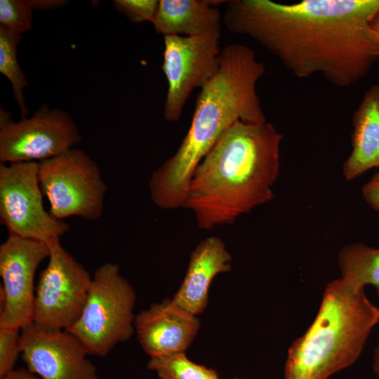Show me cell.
Masks as SVG:
<instances>
[{
    "mask_svg": "<svg viewBox=\"0 0 379 379\" xmlns=\"http://www.w3.org/2000/svg\"><path fill=\"white\" fill-rule=\"evenodd\" d=\"M373 369L375 375L379 377V343L375 349Z\"/></svg>",
    "mask_w": 379,
    "mask_h": 379,
    "instance_id": "484cf974",
    "label": "cell"
},
{
    "mask_svg": "<svg viewBox=\"0 0 379 379\" xmlns=\"http://www.w3.org/2000/svg\"><path fill=\"white\" fill-rule=\"evenodd\" d=\"M115 8L135 23L152 22L155 15L158 0H115Z\"/></svg>",
    "mask_w": 379,
    "mask_h": 379,
    "instance_id": "7402d4cb",
    "label": "cell"
},
{
    "mask_svg": "<svg viewBox=\"0 0 379 379\" xmlns=\"http://www.w3.org/2000/svg\"><path fill=\"white\" fill-rule=\"evenodd\" d=\"M220 379V378H219ZM234 379H239V378H234Z\"/></svg>",
    "mask_w": 379,
    "mask_h": 379,
    "instance_id": "83f0119b",
    "label": "cell"
},
{
    "mask_svg": "<svg viewBox=\"0 0 379 379\" xmlns=\"http://www.w3.org/2000/svg\"><path fill=\"white\" fill-rule=\"evenodd\" d=\"M20 353V330L0 328V378L14 369Z\"/></svg>",
    "mask_w": 379,
    "mask_h": 379,
    "instance_id": "44dd1931",
    "label": "cell"
},
{
    "mask_svg": "<svg viewBox=\"0 0 379 379\" xmlns=\"http://www.w3.org/2000/svg\"><path fill=\"white\" fill-rule=\"evenodd\" d=\"M379 322L364 288L340 278L326 287L317 315L288 352L285 379H328L352 364Z\"/></svg>",
    "mask_w": 379,
    "mask_h": 379,
    "instance_id": "277c9868",
    "label": "cell"
},
{
    "mask_svg": "<svg viewBox=\"0 0 379 379\" xmlns=\"http://www.w3.org/2000/svg\"><path fill=\"white\" fill-rule=\"evenodd\" d=\"M48 244V263L39 277L32 322L46 330H67L81 314L92 277L60 239Z\"/></svg>",
    "mask_w": 379,
    "mask_h": 379,
    "instance_id": "ba28073f",
    "label": "cell"
},
{
    "mask_svg": "<svg viewBox=\"0 0 379 379\" xmlns=\"http://www.w3.org/2000/svg\"><path fill=\"white\" fill-rule=\"evenodd\" d=\"M352 151L343 165L347 180L379 167V85L364 93L352 116Z\"/></svg>",
    "mask_w": 379,
    "mask_h": 379,
    "instance_id": "9a60e30c",
    "label": "cell"
},
{
    "mask_svg": "<svg viewBox=\"0 0 379 379\" xmlns=\"http://www.w3.org/2000/svg\"><path fill=\"white\" fill-rule=\"evenodd\" d=\"M147 368L159 379H219L218 372L190 360L185 352L151 357Z\"/></svg>",
    "mask_w": 379,
    "mask_h": 379,
    "instance_id": "d6986e66",
    "label": "cell"
},
{
    "mask_svg": "<svg viewBox=\"0 0 379 379\" xmlns=\"http://www.w3.org/2000/svg\"><path fill=\"white\" fill-rule=\"evenodd\" d=\"M23 361L41 379H99L84 344L67 330H46L33 322L20 330Z\"/></svg>",
    "mask_w": 379,
    "mask_h": 379,
    "instance_id": "7c38bea8",
    "label": "cell"
},
{
    "mask_svg": "<svg viewBox=\"0 0 379 379\" xmlns=\"http://www.w3.org/2000/svg\"><path fill=\"white\" fill-rule=\"evenodd\" d=\"M371 27L379 39V11L371 22Z\"/></svg>",
    "mask_w": 379,
    "mask_h": 379,
    "instance_id": "4316f807",
    "label": "cell"
},
{
    "mask_svg": "<svg viewBox=\"0 0 379 379\" xmlns=\"http://www.w3.org/2000/svg\"><path fill=\"white\" fill-rule=\"evenodd\" d=\"M282 138L267 121H238L225 132L198 164L188 186L185 207L200 229L232 223L273 198Z\"/></svg>",
    "mask_w": 379,
    "mask_h": 379,
    "instance_id": "3957f363",
    "label": "cell"
},
{
    "mask_svg": "<svg viewBox=\"0 0 379 379\" xmlns=\"http://www.w3.org/2000/svg\"><path fill=\"white\" fill-rule=\"evenodd\" d=\"M39 178L55 218L93 220L102 215L107 187L99 166L84 151L72 148L39 161Z\"/></svg>",
    "mask_w": 379,
    "mask_h": 379,
    "instance_id": "8992f818",
    "label": "cell"
},
{
    "mask_svg": "<svg viewBox=\"0 0 379 379\" xmlns=\"http://www.w3.org/2000/svg\"><path fill=\"white\" fill-rule=\"evenodd\" d=\"M39 171V161L0 165V219L9 234L48 244L70 227L44 208Z\"/></svg>",
    "mask_w": 379,
    "mask_h": 379,
    "instance_id": "52a82bcc",
    "label": "cell"
},
{
    "mask_svg": "<svg viewBox=\"0 0 379 379\" xmlns=\"http://www.w3.org/2000/svg\"><path fill=\"white\" fill-rule=\"evenodd\" d=\"M378 11L379 0H230L222 20L296 77L320 74L344 88L364 79L379 59V39L371 27Z\"/></svg>",
    "mask_w": 379,
    "mask_h": 379,
    "instance_id": "6da1fadb",
    "label": "cell"
},
{
    "mask_svg": "<svg viewBox=\"0 0 379 379\" xmlns=\"http://www.w3.org/2000/svg\"><path fill=\"white\" fill-rule=\"evenodd\" d=\"M0 379H39V378L29 369L20 368L13 369Z\"/></svg>",
    "mask_w": 379,
    "mask_h": 379,
    "instance_id": "d4e9b609",
    "label": "cell"
},
{
    "mask_svg": "<svg viewBox=\"0 0 379 379\" xmlns=\"http://www.w3.org/2000/svg\"><path fill=\"white\" fill-rule=\"evenodd\" d=\"M135 293L117 264L105 262L94 272L88 298L77 321L69 329L88 354L105 357L135 331Z\"/></svg>",
    "mask_w": 379,
    "mask_h": 379,
    "instance_id": "5b68a950",
    "label": "cell"
},
{
    "mask_svg": "<svg viewBox=\"0 0 379 379\" xmlns=\"http://www.w3.org/2000/svg\"><path fill=\"white\" fill-rule=\"evenodd\" d=\"M138 341L149 357L185 352L200 328L198 318L172 300L153 303L135 317Z\"/></svg>",
    "mask_w": 379,
    "mask_h": 379,
    "instance_id": "4fadbf2b",
    "label": "cell"
},
{
    "mask_svg": "<svg viewBox=\"0 0 379 379\" xmlns=\"http://www.w3.org/2000/svg\"><path fill=\"white\" fill-rule=\"evenodd\" d=\"M21 38L22 35L14 34L0 26V72L11 82L21 118H25L28 108L23 91L27 86V81L17 58L18 46Z\"/></svg>",
    "mask_w": 379,
    "mask_h": 379,
    "instance_id": "ac0fdd59",
    "label": "cell"
},
{
    "mask_svg": "<svg viewBox=\"0 0 379 379\" xmlns=\"http://www.w3.org/2000/svg\"><path fill=\"white\" fill-rule=\"evenodd\" d=\"M226 1L159 0L152 22L165 36H196L220 32L221 13L217 6Z\"/></svg>",
    "mask_w": 379,
    "mask_h": 379,
    "instance_id": "2e32d148",
    "label": "cell"
},
{
    "mask_svg": "<svg viewBox=\"0 0 379 379\" xmlns=\"http://www.w3.org/2000/svg\"><path fill=\"white\" fill-rule=\"evenodd\" d=\"M231 261L232 255L221 239L213 236L202 240L190 255L185 276L173 302L195 316L203 312L213 279L218 274L229 272Z\"/></svg>",
    "mask_w": 379,
    "mask_h": 379,
    "instance_id": "5bb4252c",
    "label": "cell"
},
{
    "mask_svg": "<svg viewBox=\"0 0 379 379\" xmlns=\"http://www.w3.org/2000/svg\"><path fill=\"white\" fill-rule=\"evenodd\" d=\"M220 32L196 36H164L161 69L168 88L164 119L179 121L192 91L206 86L218 72L220 63Z\"/></svg>",
    "mask_w": 379,
    "mask_h": 379,
    "instance_id": "9c48e42d",
    "label": "cell"
},
{
    "mask_svg": "<svg viewBox=\"0 0 379 379\" xmlns=\"http://www.w3.org/2000/svg\"><path fill=\"white\" fill-rule=\"evenodd\" d=\"M1 112V163L40 161L60 155L81 142L79 131L65 111L44 105L30 118L11 120Z\"/></svg>",
    "mask_w": 379,
    "mask_h": 379,
    "instance_id": "30bf717a",
    "label": "cell"
},
{
    "mask_svg": "<svg viewBox=\"0 0 379 379\" xmlns=\"http://www.w3.org/2000/svg\"><path fill=\"white\" fill-rule=\"evenodd\" d=\"M341 277L357 287L371 284L379 296V248L360 243L344 246L339 253Z\"/></svg>",
    "mask_w": 379,
    "mask_h": 379,
    "instance_id": "e0dca14e",
    "label": "cell"
},
{
    "mask_svg": "<svg viewBox=\"0 0 379 379\" xmlns=\"http://www.w3.org/2000/svg\"><path fill=\"white\" fill-rule=\"evenodd\" d=\"M49 255L48 244L13 234L1 244L0 328L21 330L33 321L34 275Z\"/></svg>",
    "mask_w": 379,
    "mask_h": 379,
    "instance_id": "8fae6325",
    "label": "cell"
},
{
    "mask_svg": "<svg viewBox=\"0 0 379 379\" xmlns=\"http://www.w3.org/2000/svg\"><path fill=\"white\" fill-rule=\"evenodd\" d=\"M361 192L367 204L379 213V171L363 185Z\"/></svg>",
    "mask_w": 379,
    "mask_h": 379,
    "instance_id": "603a6c76",
    "label": "cell"
},
{
    "mask_svg": "<svg viewBox=\"0 0 379 379\" xmlns=\"http://www.w3.org/2000/svg\"><path fill=\"white\" fill-rule=\"evenodd\" d=\"M265 72L250 47L234 44L222 49L219 69L201 89L187 134L150 178L154 204L165 210L185 207L195 168L225 132L238 121H267L256 91Z\"/></svg>",
    "mask_w": 379,
    "mask_h": 379,
    "instance_id": "7a4b0ae2",
    "label": "cell"
},
{
    "mask_svg": "<svg viewBox=\"0 0 379 379\" xmlns=\"http://www.w3.org/2000/svg\"><path fill=\"white\" fill-rule=\"evenodd\" d=\"M34 8L37 10H53L61 8L67 4L64 0H33Z\"/></svg>",
    "mask_w": 379,
    "mask_h": 379,
    "instance_id": "cb8c5ba5",
    "label": "cell"
},
{
    "mask_svg": "<svg viewBox=\"0 0 379 379\" xmlns=\"http://www.w3.org/2000/svg\"><path fill=\"white\" fill-rule=\"evenodd\" d=\"M33 0H1L0 26L19 35L32 27Z\"/></svg>",
    "mask_w": 379,
    "mask_h": 379,
    "instance_id": "ffe728a7",
    "label": "cell"
}]
</instances>
